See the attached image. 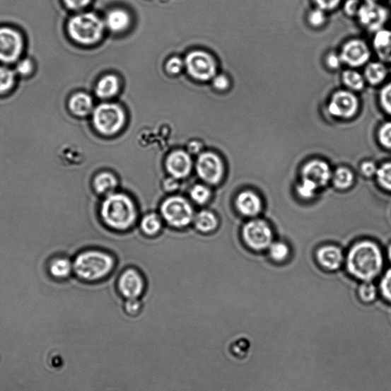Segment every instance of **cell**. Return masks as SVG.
I'll return each instance as SVG.
<instances>
[{
    "instance_id": "obj_3",
    "label": "cell",
    "mask_w": 391,
    "mask_h": 391,
    "mask_svg": "<svg viewBox=\"0 0 391 391\" xmlns=\"http://www.w3.org/2000/svg\"><path fill=\"white\" fill-rule=\"evenodd\" d=\"M114 260L111 255L99 251L81 253L73 264V270L78 278L84 281L100 280L113 269Z\"/></svg>"
},
{
    "instance_id": "obj_47",
    "label": "cell",
    "mask_w": 391,
    "mask_h": 391,
    "mask_svg": "<svg viewBox=\"0 0 391 391\" xmlns=\"http://www.w3.org/2000/svg\"><path fill=\"white\" fill-rule=\"evenodd\" d=\"M184 64L178 58H173L168 61L167 64V70L171 74H178L182 70Z\"/></svg>"
},
{
    "instance_id": "obj_31",
    "label": "cell",
    "mask_w": 391,
    "mask_h": 391,
    "mask_svg": "<svg viewBox=\"0 0 391 391\" xmlns=\"http://www.w3.org/2000/svg\"><path fill=\"white\" fill-rule=\"evenodd\" d=\"M189 197L197 204L204 205L211 199V192L205 185H197L190 189Z\"/></svg>"
},
{
    "instance_id": "obj_48",
    "label": "cell",
    "mask_w": 391,
    "mask_h": 391,
    "mask_svg": "<svg viewBox=\"0 0 391 391\" xmlns=\"http://www.w3.org/2000/svg\"><path fill=\"white\" fill-rule=\"evenodd\" d=\"M378 169L376 165L372 161H366L361 166V173L366 177H372L376 175Z\"/></svg>"
},
{
    "instance_id": "obj_53",
    "label": "cell",
    "mask_w": 391,
    "mask_h": 391,
    "mask_svg": "<svg viewBox=\"0 0 391 391\" xmlns=\"http://www.w3.org/2000/svg\"><path fill=\"white\" fill-rule=\"evenodd\" d=\"M369 1H377V0H369Z\"/></svg>"
},
{
    "instance_id": "obj_30",
    "label": "cell",
    "mask_w": 391,
    "mask_h": 391,
    "mask_svg": "<svg viewBox=\"0 0 391 391\" xmlns=\"http://www.w3.org/2000/svg\"><path fill=\"white\" fill-rule=\"evenodd\" d=\"M334 185L340 189L349 188L354 181V175L347 168H339L332 175Z\"/></svg>"
},
{
    "instance_id": "obj_45",
    "label": "cell",
    "mask_w": 391,
    "mask_h": 391,
    "mask_svg": "<svg viewBox=\"0 0 391 391\" xmlns=\"http://www.w3.org/2000/svg\"><path fill=\"white\" fill-rule=\"evenodd\" d=\"M361 6L359 0H346L344 12L349 16H356L358 15Z\"/></svg>"
},
{
    "instance_id": "obj_18",
    "label": "cell",
    "mask_w": 391,
    "mask_h": 391,
    "mask_svg": "<svg viewBox=\"0 0 391 391\" xmlns=\"http://www.w3.org/2000/svg\"><path fill=\"white\" fill-rule=\"evenodd\" d=\"M317 259L323 268L335 271L342 266L344 257L339 247L327 245L318 250Z\"/></svg>"
},
{
    "instance_id": "obj_14",
    "label": "cell",
    "mask_w": 391,
    "mask_h": 391,
    "mask_svg": "<svg viewBox=\"0 0 391 391\" xmlns=\"http://www.w3.org/2000/svg\"><path fill=\"white\" fill-rule=\"evenodd\" d=\"M144 281L136 270L129 269L120 276L118 288L127 300L138 299L144 291Z\"/></svg>"
},
{
    "instance_id": "obj_50",
    "label": "cell",
    "mask_w": 391,
    "mask_h": 391,
    "mask_svg": "<svg viewBox=\"0 0 391 391\" xmlns=\"http://www.w3.org/2000/svg\"><path fill=\"white\" fill-rule=\"evenodd\" d=\"M214 85L218 90H226L228 87V80L226 76L219 75L215 77Z\"/></svg>"
},
{
    "instance_id": "obj_16",
    "label": "cell",
    "mask_w": 391,
    "mask_h": 391,
    "mask_svg": "<svg viewBox=\"0 0 391 391\" xmlns=\"http://www.w3.org/2000/svg\"><path fill=\"white\" fill-rule=\"evenodd\" d=\"M332 177L329 165L320 160L309 161L302 170V177L312 181L319 188L326 186Z\"/></svg>"
},
{
    "instance_id": "obj_52",
    "label": "cell",
    "mask_w": 391,
    "mask_h": 391,
    "mask_svg": "<svg viewBox=\"0 0 391 391\" xmlns=\"http://www.w3.org/2000/svg\"><path fill=\"white\" fill-rule=\"evenodd\" d=\"M387 254H388L389 260H390V262H391V244H390V245L389 246V249H388V251H387Z\"/></svg>"
},
{
    "instance_id": "obj_36",
    "label": "cell",
    "mask_w": 391,
    "mask_h": 391,
    "mask_svg": "<svg viewBox=\"0 0 391 391\" xmlns=\"http://www.w3.org/2000/svg\"><path fill=\"white\" fill-rule=\"evenodd\" d=\"M319 187L308 179L302 180L297 187L298 194L304 199H310L314 197Z\"/></svg>"
},
{
    "instance_id": "obj_33",
    "label": "cell",
    "mask_w": 391,
    "mask_h": 391,
    "mask_svg": "<svg viewBox=\"0 0 391 391\" xmlns=\"http://www.w3.org/2000/svg\"><path fill=\"white\" fill-rule=\"evenodd\" d=\"M36 64L32 58H26L18 62L15 71L21 78L31 77L35 74Z\"/></svg>"
},
{
    "instance_id": "obj_1",
    "label": "cell",
    "mask_w": 391,
    "mask_h": 391,
    "mask_svg": "<svg viewBox=\"0 0 391 391\" xmlns=\"http://www.w3.org/2000/svg\"><path fill=\"white\" fill-rule=\"evenodd\" d=\"M383 256L377 244L365 241L353 246L347 256L351 274L363 281H371L383 268Z\"/></svg>"
},
{
    "instance_id": "obj_4",
    "label": "cell",
    "mask_w": 391,
    "mask_h": 391,
    "mask_svg": "<svg viewBox=\"0 0 391 391\" xmlns=\"http://www.w3.org/2000/svg\"><path fill=\"white\" fill-rule=\"evenodd\" d=\"M104 25L100 18L92 13H83L70 18L66 33L71 40L81 45L96 44L101 39Z\"/></svg>"
},
{
    "instance_id": "obj_20",
    "label": "cell",
    "mask_w": 391,
    "mask_h": 391,
    "mask_svg": "<svg viewBox=\"0 0 391 391\" xmlns=\"http://www.w3.org/2000/svg\"><path fill=\"white\" fill-rule=\"evenodd\" d=\"M374 49L378 58L385 63H391V30L381 28L375 33Z\"/></svg>"
},
{
    "instance_id": "obj_28",
    "label": "cell",
    "mask_w": 391,
    "mask_h": 391,
    "mask_svg": "<svg viewBox=\"0 0 391 391\" xmlns=\"http://www.w3.org/2000/svg\"><path fill=\"white\" fill-rule=\"evenodd\" d=\"M342 80L343 84L351 91H360L363 90L366 85V79L359 72L355 70H347L342 73Z\"/></svg>"
},
{
    "instance_id": "obj_17",
    "label": "cell",
    "mask_w": 391,
    "mask_h": 391,
    "mask_svg": "<svg viewBox=\"0 0 391 391\" xmlns=\"http://www.w3.org/2000/svg\"><path fill=\"white\" fill-rule=\"evenodd\" d=\"M235 206L241 214L247 217L259 215L262 209L260 197L252 192H243L235 199Z\"/></svg>"
},
{
    "instance_id": "obj_26",
    "label": "cell",
    "mask_w": 391,
    "mask_h": 391,
    "mask_svg": "<svg viewBox=\"0 0 391 391\" xmlns=\"http://www.w3.org/2000/svg\"><path fill=\"white\" fill-rule=\"evenodd\" d=\"M119 90V81L115 76L109 75L102 78L98 83L96 93L102 99L110 98Z\"/></svg>"
},
{
    "instance_id": "obj_29",
    "label": "cell",
    "mask_w": 391,
    "mask_h": 391,
    "mask_svg": "<svg viewBox=\"0 0 391 391\" xmlns=\"http://www.w3.org/2000/svg\"><path fill=\"white\" fill-rule=\"evenodd\" d=\"M161 218L156 214H149L142 218L141 228L143 233L149 236L157 235L161 230Z\"/></svg>"
},
{
    "instance_id": "obj_43",
    "label": "cell",
    "mask_w": 391,
    "mask_h": 391,
    "mask_svg": "<svg viewBox=\"0 0 391 391\" xmlns=\"http://www.w3.org/2000/svg\"><path fill=\"white\" fill-rule=\"evenodd\" d=\"M317 8L323 11H332L337 8L341 4L342 0H313Z\"/></svg>"
},
{
    "instance_id": "obj_8",
    "label": "cell",
    "mask_w": 391,
    "mask_h": 391,
    "mask_svg": "<svg viewBox=\"0 0 391 391\" xmlns=\"http://www.w3.org/2000/svg\"><path fill=\"white\" fill-rule=\"evenodd\" d=\"M243 237L251 249L262 251L268 249L272 244L273 233L268 223L262 219H254L244 226Z\"/></svg>"
},
{
    "instance_id": "obj_9",
    "label": "cell",
    "mask_w": 391,
    "mask_h": 391,
    "mask_svg": "<svg viewBox=\"0 0 391 391\" xmlns=\"http://www.w3.org/2000/svg\"><path fill=\"white\" fill-rule=\"evenodd\" d=\"M359 101L351 91H339L333 93L328 104V112L333 117L348 120L356 116Z\"/></svg>"
},
{
    "instance_id": "obj_27",
    "label": "cell",
    "mask_w": 391,
    "mask_h": 391,
    "mask_svg": "<svg viewBox=\"0 0 391 391\" xmlns=\"http://www.w3.org/2000/svg\"><path fill=\"white\" fill-rule=\"evenodd\" d=\"M73 270V264L66 257H58L53 260L49 266V272L53 278L56 279H65L69 278Z\"/></svg>"
},
{
    "instance_id": "obj_32",
    "label": "cell",
    "mask_w": 391,
    "mask_h": 391,
    "mask_svg": "<svg viewBox=\"0 0 391 391\" xmlns=\"http://www.w3.org/2000/svg\"><path fill=\"white\" fill-rule=\"evenodd\" d=\"M360 300L366 303L374 302L377 298V289L371 281H364L358 289Z\"/></svg>"
},
{
    "instance_id": "obj_12",
    "label": "cell",
    "mask_w": 391,
    "mask_h": 391,
    "mask_svg": "<svg viewBox=\"0 0 391 391\" xmlns=\"http://www.w3.org/2000/svg\"><path fill=\"white\" fill-rule=\"evenodd\" d=\"M357 17L362 26L370 32H378L383 28L387 21V8L375 1L361 4Z\"/></svg>"
},
{
    "instance_id": "obj_22",
    "label": "cell",
    "mask_w": 391,
    "mask_h": 391,
    "mask_svg": "<svg viewBox=\"0 0 391 391\" xmlns=\"http://www.w3.org/2000/svg\"><path fill=\"white\" fill-rule=\"evenodd\" d=\"M387 73V66L383 62H370L366 66L364 78L370 85L376 86L386 79Z\"/></svg>"
},
{
    "instance_id": "obj_6",
    "label": "cell",
    "mask_w": 391,
    "mask_h": 391,
    "mask_svg": "<svg viewBox=\"0 0 391 391\" xmlns=\"http://www.w3.org/2000/svg\"><path fill=\"white\" fill-rule=\"evenodd\" d=\"M25 49L24 35L17 28L0 26V63L13 64L20 61Z\"/></svg>"
},
{
    "instance_id": "obj_10",
    "label": "cell",
    "mask_w": 391,
    "mask_h": 391,
    "mask_svg": "<svg viewBox=\"0 0 391 391\" xmlns=\"http://www.w3.org/2000/svg\"><path fill=\"white\" fill-rule=\"evenodd\" d=\"M196 169L199 177L208 185H218L224 175L221 158L212 152H204L199 156Z\"/></svg>"
},
{
    "instance_id": "obj_34",
    "label": "cell",
    "mask_w": 391,
    "mask_h": 391,
    "mask_svg": "<svg viewBox=\"0 0 391 391\" xmlns=\"http://www.w3.org/2000/svg\"><path fill=\"white\" fill-rule=\"evenodd\" d=\"M289 247L284 243H272L269 247V255L276 262H283L289 256Z\"/></svg>"
},
{
    "instance_id": "obj_13",
    "label": "cell",
    "mask_w": 391,
    "mask_h": 391,
    "mask_svg": "<svg viewBox=\"0 0 391 391\" xmlns=\"http://www.w3.org/2000/svg\"><path fill=\"white\" fill-rule=\"evenodd\" d=\"M339 55L342 64H346L351 68H360L368 62L370 52L363 40H352L342 46Z\"/></svg>"
},
{
    "instance_id": "obj_42",
    "label": "cell",
    "mask_w": 391,
    "mask_h": 391,
    "mask_svg": "<svg viewBox=\"0 0 391 391\" xmlns=\"http://www.w3.org/2000/svg\"><path fill=\"white\" fill-rule=\"evenodd\" d=\"M92 0H62L63 6L71 11H80L88 7Z\"/></svg>"
},
{
    "instance_id": "obj_39",
    "label": "cell",
    "mask_w": 391,
    "mask_h": 391,
    "mask_svg": "<svg viewBox=\"0 0 391 391\" xmlns=\"http://www.w3.org/2000/svg\"><path fill=\"white\" fill-rule=\"evenodd\" d=\"M379 98L381 107L391 116V82L380 91Z\"/></svg>"
},
{
    "instance_id": "obj_2",
    "label": "cell",
    "mask_w": 391,
    "mask_h": 391,
    "mask_svg": "<svg viewBox=\"0 0 391 391\" xmlns=\"http://www.w3.org/2000/svg\"><path fill=\"white\" fill-rule=\"evenodd\" d=\"M105 224L114 230L126 231L136 221L137 209L132 199L122 193L107 196L100 207Z\"/></svg>"
},
{
    "instance_id": "obj_49",
    "label": "cell",
    "mask_w": 391,
    "mask_h": 391,
    "mask_svg": "<svg viewBox=\"0 0 391 391\" xmlns=\"http://www.w3.org/2000/svg\"><path fill=\"white\" fill-rule=\"evenodd\" d=\"M163 187L168 192H175L179 187L178 180L173 177L165 179L163 183Z\"/></svg>"
},
{
    "instance_id": "obj_19",
    "label": "cell",
    "mask_w": 391,
    "mask_h": 391,
    "mask_svg": "<svg viewBox=\"0 0 391 391\" xmlns=\"http://www.w3.org/2000/svg\"><path fill=\"white\" fill-rule=\"evenodd\" d=\"M93 106L92 98L85 93H76L71 95L68 101L69 112L78 117L88 116L93 110Z\"/></svg>"
},
{
    "instance_id": "obj_23",
    "label": "cell",
    "mask_w": 391,
    "mask_h": 391,
    "mask_svg": "<svg viewBox=\"0 0 391 391\" xmlns=\"http://www.w3.org/2000/svg\"><path fill=\"white\" fill-rule=\"evenodd\" d=\"M197 230L204 233L214 231L218 226V219L215 214L209 211L199 212L194 218Z\"/></svg>"
},
{
    "instance_id": "obj_24",
    "label": "cell",
    "mask_w": 391,
    "mask_h": 391,
    "mask_svg": "<svg viewBox=\"0 0 391 391\" xmlns=\"http://www.w3.org/2000/svg\"><path fill=\"white\" fill-rule=\"evenodd\" d=\"M130 18L129 14L122 9H114L109 13L107 18V25L113 32H122L129 26Z\"/></svg>"
},
{
    "instance_id": "obj_44",
    "label": "cell",
    "mask_w": 391,
    "mask_h": 391,
    "mask_svg": "<svg viewBox=\"0 0 391 391\" xmlns=\"http://www.w3.org/2000/svg\"><path fill=\"white\" fill-rule=\"evenodd\" d=\"M141 304L138 299L127 300L125 305V311L129 316L135 317L139 313Z\"/></svg>"
},
{
    "instance_id": "obj_25",
    "label": "cell",
    "mask_w": 391,
    "mask_h": 391,
    "mask_svg": "<svg viewBox=\"0 0 391 391\" xmlns=\"http://www.w3.org/2000/svg\"><path fill=\"white\" fill-rule=\"evenodd\" d=\"M16 78L15 70L6 65H0V97L6 96L14 89Z\"/></svg>"
},
{
    "instance_id": "obj_38",
    "label": "cell",
    "mask_w": 391,
    "mask_h": 391,
    "mask_svg": "<svg viewBox=\"0 0 391 391\" xmlns=\"http://www.w3.org/2000/svg\"><path fill=\"white\" fill-rule=\"evenodd\" d=\"M378 136L380 145L391 150V122H387L380 127Z\"/></svg>"
},
{
    "instance_id": "obj_5",
    "label": "cell",
    "mask_w": 391,
    "mask_h": 391,
    "mask_svg": "<svg viewBox=\"0 0 391 391\" xmlns=\"http://www.w3.org/2000/svg\"><path fill=\"white\" fill-rule=\"evenodd\" d=\"M165 222L175 228H185L194 222V211L187 200L179 196L168 197L161 206Z\"/></svg>"
},
{
    "instance_id": "obj_51",
    "label": "cell",
    "mask_w": 391,
    "mask_h": 391,
    "mask_svg": "<svg viewBox=\"0 0 391 391\" xmlns=\"http://www.w3.org/2000/svg\"><path fill=\"white\" fill-rule=\"evenodd\" d=\"M200 146L198 144V143H192V144L189 146V150L190 152H192V153L196 154L199 151Z\"/></svg>"
},
{
    "instance_id": "obj_35",
    "label": "cell",
    "mask_w": 391,
    "mask_h": 391,
    "mask_svg": "<svg viewBox=\"0 0 391 391\" xmlns=\"http://www.w3.org/2000/svg\"><path fill=\"white\" fill-rule=\"evenodd\" d=\"M376 175L379 185L391 192V162H387L379 168Z\"/></svg>"
},
{
    "instance_id": "obj_40",
    "label": "cell",
    "mask_w": 391,
    "mask_h": 391,
    "mask_svg": "<svg viewBox=\"0 0 391 391\" xmlns=\"http://www.w3.org/2000/svg\"><path fill=\"white\" fill-rule=\"evenodd\" d=\"M327 21V16L325 11L317 8L313 9L308 16V22L314 28H320L325 24Z\"/></svg>"
},
{
    "instance_id": "obj_11",
    "label": "cell",
    "mask_w": 391,
    "mask_h": 391,
    "mask_svg": "<svg viewBox=\"0 0 391 391\" xmlns=\"http://www.w3.org/2000/svg\"><path fill=\"white\" fill-rule=\"evenodd\" d=\"M186 66L190 76L199 81H209L216 74V63L212 57L204 52H194L187 56Z\"/></svg>"
},
{
    "instance_id": "obj_21",
    "label": "cell",
    "mask_w": 391,
    "mask_h": 391,
    "mask_svg": "<svg viewBox=\"0 0 391 391\" xmlns=\"http://www.w3.org/2000/svg\"><path fill=\"white\" fill-rule=\"evenodd\" d=\"M93 185L94 189L99 194L108 196L115 193L118 180L113 175L103 173L95 177Z\"/></svg>"
},
{
    "instance_id": "obj_41",
    "label": "cell",
    "mask_w": 391,
    "mask_h": 391,
    "mask_svg": "<svg viewBox=\"0 0 391 391\" xmlns=\"http://www.w3.org/2000/svg\"><path fill=\"white\" fill-rule=\"evenodd\" d=\"M380 288L385 299L391 303V269L386 272L381 279Z\"/></svg>"
},
{
    "instance_id": "obj_15",
    "label": "cell",
    "mask_w": 391,
    "mask_h": 391,
    "mask_svg": "<svg viewBox=\"0 0 391 391\" xmlns=\"http://www.w3.org/2000/svg\"><path fill=\"white\" fill-rule=\"evenodd\" d=\"M193 167L192 159L184 151H175L167 158L166 168L171 177L177 180L188 177Z\"/></svg>"
},
{
    "instance_id": "obj_46",
    "label": "cell",
    "mask_w": 391,
    "mask_h": 391,
    "mask_svg": "<svg viewBox=\"0 0 391 391\" xmlns=\"http://www.w3.org/2000/svg\"><path fill=\"white\" fill-rule=\"evenodd\" d=\"M327 65L332 70H337L340 68L342 62L340 55L334 52L329 53L326 59Z\"/></svg>"
},
{
    "instance_id": "obj_7",
    "label": "cell",
    "mask_w": 391,
    "mask_h": 391,
    "mask_svg": "<svg viewBox=\"0 0 391 391\" xmlns=\"http://www.w3.org/2000/svg\"><path fill=\"white\" fill-rule=\"evenodd\" d=\"M93 122L103 135L115 134L125 122V114L116 104L103 103L93 112Z\"/></svg>"
},
{
    "instance_id": "obj_37",
    "label": "cell",
    "mask_w": 391,
    "mask_h": 391,
    "mask_svg": "<svg viewBox=\"0 0 391 391\" xmlns=\"http://www.w3.org/2000/svg\"><path fill=\"white\" fill-rule=\"evenodd\" d=\"M250 349V342L245 338L236 340L231 346L232 354L237 358L243 359Z\"/></svg>"
}]
</instances>
